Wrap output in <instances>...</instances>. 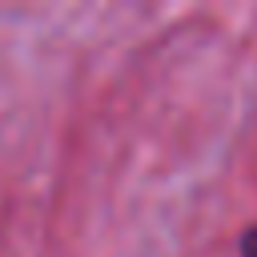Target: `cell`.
<instances>
[{"instance_id":"cell-1","label":"cell","mask_w":257,"mask_h":257,"mask_svg":"<svg viewBox=\"0 0 257 257\" xmlns=\"http://www.w3.org/2000/svg\"><path fill=\"white\" fill-rule=\"evenodd\" d=\"M241 257H257V225H249L241 233Z\"/></svg>"}]
</instances>
